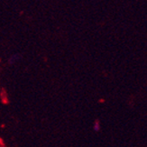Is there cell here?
Segmentation results:
<instances>
[{
  "label": "cell",
  "instance_id": "cell-1",
  "mask_svg": "<svg viewBox=\"0 0 147 147\" xmlns=\"http://www.w3.org/2000/svg\"><path fill=\"white\" fill-rule=\"evenodd\" d=\"M19 59H20V55H19V54L13 55V56L10 57V59L8 60V63L12 65V64H14V63H15L16 61H17Z\"/></svg>",
  "mask_w": 147,
  "mask_h": 147
},
{
  "label": "cell",
  "instance_id": "cell-2",
  "mask_svg": "<svg viewBox=\"0 0 147 147\" xmlns=\"http://www.w3.org/2000/svg\"><path fill=\"white\" fill-rule=\"evenodd\" d=\"M101 128V125H100V123L99 121H95L94 123V125H93V129L95 132H98Z\"/></svg>",
  "mask_w": 147,
  "mask_h": 147
}]
</instances>
